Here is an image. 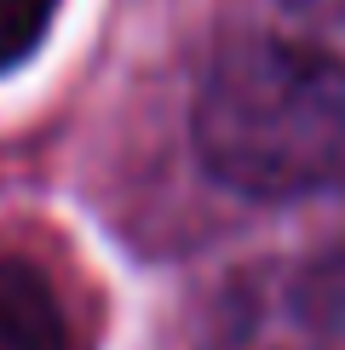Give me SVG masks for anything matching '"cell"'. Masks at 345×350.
Returning <instances> with one entry per match:
<instances>
[{
	"instance_id": "cell-1",
	"label": "cell",
	"mask_w": 345,
	"mask_h": 350,
	"mask_svg": "<svg viewBox=\"0 0 345 350\" xmlns=\"http://www.w3.org/2000/svg\"><path fill=\"white\" fill-rule=\"evenodd\" d=\"M196 150L242 196H345V0H242L196 92Z\"/></svg>"
},
{
	"instance_id": "cell-2",
	"label": "cell",
	"mask_w": 345,
	"mask_h": 350,
	"mask_svg": "<svg viewBox=\"0 0 345 350\" xmlns=\"http://www.w3.org/2000/svg\"><path fill=\"white\" fill-rule=\"evenodd\" d=\"M196 350H345V241L242 270L213 299Z\"/></svg>"
},
{
	"instance_id": "cell-3",
	"label": "cell",
	"mask_w": 345,
	"mask_h": 350,
	"mask_svg": "<svg viewBox=\"0 0 345 350\" xmlns=\"http://www.w3.org/2000/svg\"><path fill=\"white\" fill-rule=\"evenodd\" d=\"M0 350H75L52 275L12 247H0Z\"/></svg>"
},
{
	"instance_id": "cell-4",
	"label": "cell",
	"mask_w": 345,
	"mask_h": 350,
	"mask_svg": "<svg viewBox=\"0 0 345 350\" xmlns=\"http://www.w3.org/2000/svg\"><path fill=\"white\" fill-rule=\"evenodd\" d=\"M52 12H58V0H0V75L18 69L40 46Z\"/></svg>"
}]
</instances>
